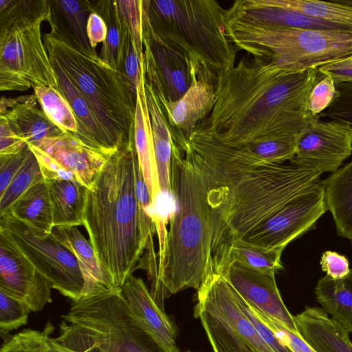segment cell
Returning a JSON list of instances; mask_svg holds the SVG:
<instances>
[{
    "instance_id": "f907efd6",
    "label": "cell",
    "mask_w": 352,
    "mask_h": 352,
    "mask_svg": "<svg viewBox=\"0 0 352 352\" xmlns=\"http://www.w3.org/2000/svg\"><path fill=\"white\" fill-rule=\"evenodd\" d=\"M47 352H76L58 343L54 338H50Z\"/></svg>"
},
{
    "instance_id": "4dcf8cb0",
    "label": "cell",
    "mask_w": 352,
    "mask_h": 352,
    "mask_svg": "<svg viewBox=\"0 0 352 352\" xmlns=\"http://www.w3.org/2000/svg\"><path fill=\"white\" fill-rule=\"evenodd\" d=\"M7 214H11L37 230L50 233L54 227L53 217L47 184L45 179L30 188L15 202Z\"/></svg>"
},
{
    "instance_id": "6da1fadb",
    "label": "cell",
    "mask_w": 352,
    "mask_h": 352,
    "mask_svg": "<svg viewBox=\"0 0 352 352\" xmlns=\"http://www.w3.org/2000/svg\"><path fill=\"white\" fill-rule=\"evenodd\" d=\"M188 147L207 185L213 274H223L234 241L318 182L323 173L291 162H267L197 127Z\"/></svg>"
},
{
    "instance_id": "52a82bcc",
    "label": "cell",
    "mask_w": 352,
    "mask_h": 352,
    "mask_svg": "<svg viewBox=\"0 0 352 352\" xmlns=\"http://www.w3.org/2000/svg\"><path fill=\"white\" fill-rule=\"evenodd\" d=\"M53 57L89 103L116 151L134 142L136 97L124 76L97 55L76 50L54 36L43 35Z\"/></svg>"
},
{
    "instance_id": "bcb514c9",
    "label": "cell",
    "mask_w": 352,
    "mask_h": 352,
    "mask_svg": "<svg viewBox=\"0 0 352 352\" xmlns=\"http://www.w3.org/2000/svg\"><path fill=\"white\" fill-rule=\"evenodd\" d=\"M322 270L327 276L333 279H340L350 272L348 259L342 254L333 251L324 252L320 259Z\"/></svg>"
},
{
    "instance_id": "f546056e",
    "label": "cell",
    "mask_w": 352,
    "mask_h": 352,
    "mask_svg": "<svg viewBox=\"0 0 352 352\" xmlns=\"http://www.w3.org/2000/svg\"><path fill=\"white\" fill-rule=\"evenodd\" d=\"M316 299L349 334L352 333V269L342 278H321L314 289Z\"/></svg>"
},
{
    "instance_id": "f1b7e54d",
    "label": "cell",
    "mask_w": 352,
    "mask_h": 352,
    "mask_svg": "<svg viewBox=\"0 0 352 352\" xmlns=\"http://www.w3.org/2000/svg\"><path fill=\"white\" fill-rule=\"evenodd\" d=\"M327 210L332 214L338 234H352V162L322 181Z\"/></svg>"
},
{
    "instance_id": "e575fe53",
    "label": "cell",
    "mask_w": 352,
    "mask_h": 352,
    "mask_svg": "<svg viewBox=\"0 0 352 352\" xmlns=\"http://www.w3.org/2000/svg\"><path fill=\"white\" fill-rule=\"evenodd\" d=\"M49 16L48 0H0V32Z\"/></svg>"
},
{
    "instance_id": "cb8c5ba5",
    "label": "cell",
    "mask_w": 352,
    "mask_h": 352,
    "mask_svg": "<svg viewBox=\"0 0 352 352\" xmlns=\"http://www.w3.org/2000/svg\"><path fill=\"white\" fill-rule=\"evenodd\" d=\"M51 232L69 250L77 261L85 282L82 297L116 289L104 274L90 242L76 226H55Z\"/></svg>"
},
{
    "instance_id": "8d00e7d4",
    "label": "cell",
    "mask_w": 352,
    "mask_h": 352,
    "mask_svg": "<svg viewBox=\"0 0 352 352\" xmlns=\"http://www.w3.org/2000/svg\"><path fill=\"white\" fill-rule=\"evenodd\" d=\"M43 179L39 163L30 148L22 166L0 195V216L7 214L15 202L30 188Z\"/></svg>"
},
{
    "instance_id": "4316f807",
    "label": "cell",
    "mask_w": 352,
    "mask_h": 352,
    "mask_svg": "<svg viewBox=\"0 0 352 352\" xmlns=\"http://www.w3.org/2000/svg\"><path fill=\"white\" fill-rule=\"evenodd\" d=\"M144 86L151 118L159 187L161 194H170L172 138L159 100L145 79Z\"/></svg>"
},
{
    "instance_id": "1f68e13d",
    "label": "cell",
    "mask_w": 352,
    "mask_h": 352,
    "mask_svg": "<svg viewBox=\"0 0 352 352\" xmlns=\"http://www.w3.org/2000/svg\"><path fill=\"white\" fill-rule=\"evenodd\" d=\"M91 12L98 14L107 26V36L102 43L99 56L100 58L119 72L128 31L120 20L116 0L89 1Z\"/></svg>"
},
{
    "instance_id": "d4e9b609",
    "label": "cell",
    "mask_w": 352,
    "mask_h": 352,
    "mask_svg": "<svg viewBox=\"0 0 352 352\" xmlns=\"http://www.w3.org/2000/svg\"><path fill=\"white\" fill-rule=\"evenodd\" d=\"M298 329L316 352H352L349 333L320 307L306 312L299 320Z\"/></svg>"
},
{
    "instance_id": "9a60e30c",
    "label": "cell",
    "mask_w": 352,
    "mask_h": 352,
    "mask_svg": "<svg viewBox=\"0 0 352 352\" xmlns=\"http://www.w3.org/2000/svg\"><path fill=\"white\" fill-rule=\"evenodd\" d=\"M352 153V126L316 119L300 133L291 163L321 172H336Z\"/></svg>"
},
{
    "instance_id": "b9f144b4",
    "label": "cell",
    "mask_w": 352,
    "mask_h": 352,
    "mask_svg": "<svg viewBox=\"0 0 352 352\" xmlns=\"http://www.w3.org/2000/svg\"><path fill=\"white\" fill-rule=\"evenodd\" d=\"M336 95L334 80L329 76L322 74L309 94L307 100V110L314 116H319L331 105Z\"/></svg>"
},
{
    "instance_id": "5bb4252c",
    "label": "cell",
    "mask_w": 352,
    "mask_h": 352,
    "mask_svg": "<svg viewBox=\"0 0 352 352\" xmlns=\"http://www.w3.org/2000/svg\"><path fill=\"white\" fill-rule=\"evenodd\" d=\"M143 71L145 81L160 101L175 102L188 90L194 78L185 59L153 32L143 0Z\"/></svg>"
},
{
    "instance_id": "c3c4849f",
    "label": "cell",
    "mask_w": 352,
    "mask_h": 352,
    "mask_svg": "<svg viewBox=\"0 0 352 352\" xmlns=\"http://www.w3.org/2000/svg\"><path fill=\"white\" fill-rule=\"evenodd\" d=\"M318 70L322 75L331 77L336 83L352 82V55L323 65Z\"/></svg>"
},
{
    "instance_id": "f6af8a7d",
    "label": "cell",
    "mask_w": 352,
    "mask_h": 352,
    "mask_svg": "<svg viewBox=\"0 0 352 352\" xmlns=\"http://www.w3.org/2000/svg\"><path fill=\"white\" fill-rule=\"evenodd\" d=\"M236 294L244 312L252 322L263 340L270 348L274 352H292L278 340L272 331L252 312L248 304L237 293Z\"/></svg>"
},
{
    "instance_id": "7402d4cb",
    "label": "cell",
    "mask_w": 352,
    "mask_h": 352,
    "mask_svg": "<svg viewBox=\"0 0 352 352\" xmlns=\"http://www.w3.org/2000/svg\"><path fill=\"white\" fill-rule=\"evenodd\" d=\"M50 33L74 49L88 55H97L89 44L87 23L91 12L89 1L48 0Z\"/></svg>"
},
{
    "instance_id": "3957f363",
    "label": "cell",
    "mask_w": 352,
    "mask_h": 352,
    "mask_svg": "<svg viewBox=\"0 0 352 352\" xmlns=\"http://www.w3.org/2000/svg\"><path fill=\"white\" fill-rule=\"evenodd\" d=\"M135 142L108 157L86 189L82 226L113 289L139 269L147 243L136 194Z\"/></svg>"
},
{
    "instance_id": "603a6c76",
    "label": "cell",
    "mask_w": 352,
    "mask_h": 352,
    "mask_svg": "<svg viewBox=\"0 0 352 352\" xmlns=\"http://www.w3.org/2000/svg\"><path fill=\"white\" fill-rule=\"evenodd\" d=\"M134 142L139 165L151 195L155 215L160 206L162 194L158 184L152 128L145 92L144 72L137 90Z\"/></svg>"
},
{
    "instance_id": "d590c367",
    "label": "cell",
    "mask_w": 352,
    "mask_h": 352,
    "mask_svg": "<svg viewBox=\"0 0 352 352\" xmlns=\"http://www.w3.org/2000/svg\"><path fill=\"white\" fill-rule=\"evenodd\" d=\"M42 110L57 126L66 133L76 135L78 123L74 113L65 97L59 90L49 86L34 88Z\"/></svg>"
},
{
    "instance_id": "83f0119b",
    "label": "cell",
    "mask_w": 352,
    "mask_h": 352,
    "mask_svg": "<svg viewBox=\"0 0 352 352\" xmlns=\"http://www.w3.org/2000/svg\"><path fill=\"white\" fill-rule=\"evenodd\" d=\"M47 184L55 226H82L87 188L65 179H45Z\"/></svg>"
},
{
    "instance_id": "ab89813d",
    "label": "cell",
    "mask_w": 352,
    "mask_h": 352,
    "mask_svg": "<svg viewBox=\"0 0 352 352\" xmlns=\"http://www.w3.org/2000/svg\"><path fill=\"white\" fill-rule=\"evenodd\" d=\"M30 307L20 298L0 289V328L1 333L18 329L28 320Z\"/></svg>"
},
{
    "instance_id": "60d3db41",
    "label": "cell",
    "mask_w": 352,
    "mask_h": 352,
    "mask_svg": "<svg viewBox=\"0 0 352 352\" xmlns=\"http://www.w3.org/2000/svg\"><path fill=\"white\" fill-rule=\"evenodd\" d=\"M116 4L120 20L143 54V0H116Z\"/></svg>"
},
{
    "instance_id": "7dc6e473",
    "label": "cell",
    "mask_w": 352,
    "mask_h": 352,
    "mask_svg": "<svg viewBox=\"0 0 352 352\" xmlns=\"http://www.w3.org/2000/svg\"><path fill=\"white\" fill-rule=\"evenodd\" d=\"M28 146L12 130L6 120L0 117V157L16 154Z\"/></svg>"
},
{
    "instance_id": "816d5d0a",
    "label": "cell",
    "mask_w": 352,
    "mask_h": 352,
    "mask_svg": "<svg viewBox=\"0 0 352 352\" xmlns=\"http://www.w3.org/2000/svg\"><path fill=\"white\" fill-rule=\"evenodd\" d=\"M349 239H350L351 243H352V234H351V236H349Z\"/></svg>"
},
{
    "instance_id": "681fc988",
    "label": "cell",
    "mask_w": 352,
    "mask_h": 352,
    "mask_svg": "<svg viewBox=\"0 0 352 352\" xmlns=\"http://www.w3.org/2000/svg\"><path fill=\"white\" fill-rule=\"evenodd\" d=\"M87 35L91 47L103 43L107 36V26L104 19L97 13L91 12L87 23Z\"/></svg>"
},
{
    "instance_id": "8992f818",
    "label": "cell",
    "mask_w": 352,
    "mask_h": 352,
    "mask_svg": "<svg viewBox=\"0 0 352 352\" xmlns=\"http://www.w3.org/2000/svg\"><path fill=\"white\" fill-rule=\"evenodd\" d=\"M55 341L76 352H168L131 310L121 288L72 302Z\"/></svg>"
},
{
    "instance_id": "484cf974",
    "label": "cell",
    "mask_w": 352,
    "mask_h": 352,
    "mask_svg": "<svg viewBox=\"0 0 352 352\" xmlns=\"http://www.w3.org/2000/svg\"><path fill=\"white\" fill-rule=\"evenodd\" d=\"M36 100L34 95L19 96L16 103L0 115L28 146L66 133L52 122L42 109L36 107Z\"/></svg>"
},
{
    "instance_id": "ffe728a7",
    "label": "cell",
    "mask_w": 352,
    "mask_h": 352,
    "mask_svg": "<svg viewBox=\"0 0 352 352\" xmlns=\"http://www.w3.org/2000/svg\"><path fill=\"white\" fill-rule=\"evenodd\" d=\"M121 291L135 315L160 344L168 352H179L175 325L155 301L143 280L131 274Z\"/></svg>"
},
{
    "instance_id": "d6a6232c",
    "label": "cell",
    "mask_w": 352,
    "mask_h": 352,
    "mask_svg": "<svg viewBox=\"0 0 352 352\" xmlns=\"http://www.w3.org/2000/svg\"><path fill=\"white\" fill-rule=\"evenodd\" d=\"M265 4L304 14L352 30V6L341 1L261 0Z\"/></svg>"
},
{
    "instance_id": "ba28073f",
    "label": "cell",
    "mask_w": 352,
    "mask_h": 352,
    "mask_svg": "<svg viewBox=\"0 0 352 352\" xmlns=\"http://www.w3.org/2000/svg\"><path fill=\"white\" fill-rule=\"evenodd\" d=\"M238 50L302 72L352 55L351 30L272 29L225 21Z\"/></svg>"
},
{
    "instance_id": "277c9868",
    "label": "cell",
    "mask_w": 352,
    "mask_h": 352,
    "mask_svg": "<svg viewBox=\"0 0 352 352\" xmlns=\"http://www.w3.org/2000/svg\"><path fill=\"white\" fill-rule=\"evenodd\" d=\"M170 216L164 247L157 252L164 298L187 288L199 290L212 278V228L204 172L188 146L172 144Z\"/></svg>"
},
{
    "instance_id": "836d02e7",
    "label": "cell",
    "mask_w": 352,
    "mask_h": 352,
    "mask_svg": "<svg viewBox=\"0 0 352 352\" xmlns=\"http://www.w3.org/2000/svg\"><path fill=\"white\" fill-rule=\"evenodd\" d=\"M283 251L281 249H266L239 239L230 248L227 267L235 261L261 273L275 274L283 268L281 263Z\"/></svg>"
},
{
    "instance_id": "d6986e66",
    "label": "cell",
    "mask_w": 352,
    "mask_h": 352,
    "mask_svg": "<svg viewBox=\"0 0 352 352\" xmlns=\"http://www.w3.org/2000/svg\"><path fill=\"white\" fill-rule=\"evenodd\" d=\"M225 21L272 29L349 30L298 12L265 4L261 0L234 1L226 11Z\"/></svg>"
},
{
    "instance_id": "7bdbcfd3",
    "label": "cell",
    "mask_w": 352,
    "mask_h": 352,
    "mask_svg": "<svg viewBox=\"0 0 352 352\" xmlns=\"http://www.w3.org/2000/svg\"><path fill=\"white\" fill-rule=\"evenodd\" d=\"M252 312L274 333L278 340L292 352H316L301 337L276 319L248 305Z\"/></svg>"
},
{
    "instance_id": "ee69618b",
    "label": "cell",
    "mask_w": 352,
    "mask_h": 352,
    "mask_svg": "<svg viewBox=\"0 0 352 352\" xmlns=\"http://www.w3.org/2000/svg\"><path fill=\"white\" fill-rule=\"evenodd\" d=\"M29 151L30 147L28 146L16 154L0 157V195L22 166Z\"/></svg>"
},
{
    "instance_id": "8fae6325",
    "label": "cell",
    "mask_w": 352,
    "mask_h": 352,
    "mask_svg": "<svg viewBox=\"0 0 352 352\" xmlns=\"http://www.w3.org/2000/svg\"><path fill=\"white\" fill-rule=\"evenodd\" d=\"M44 19L0 32V90L26 91L38 86L59 90L41 35Z\"/></svg>"
},
{
    "instance_id": "2e32d148",
    "label": "cell",
    "mask_w": 352,
    "mask_h": 352,
    "mask_svg": "<svg viewBox=\"0 0 352 352\" xmlns=\"http://www.w3.org/2000/svg\"><path fill=\"white\" fill-rule=\"evenodd\" d=\"M0 289L23 300L33 311L52 301V286L0 232Z\"/></svg>"
},
{
    "instance_id": "7c38bea8",
    "label": "cell",
    "mask_w": 352,
    "mask_h": 352,
    "mask_svg": "<svg viewBox=\"0 0 352 352\" xmlns=\"http://www.w3.org/2000/svg\"><path fill=\"white\" fill-rule=\"evenodd\" d=\"M327 210L318 180L274 212L241 239L266 249H281L311 228Z\"/></svg>"
},
{
    "instance_id": "30bf717a",
    "label": "cell",
    "mask_w": 352,
    "mask_h": 352,
    "mask_svg": "<svg viewBox=\"0 0 352 352\" xmlns=\"http://www.w3.org/2000/svg\"><path fill=\"white\" fill-rule=\"evenodd\" d=\"M0 232L52 289L72 302L82 297L85 282L77 261L52 232L37 230L11 214L0 216Z\"/></svg>"
},
{
    "instance_id": "f35d334b",
    "label": "cell",
    "mask_w": 352,
    "mask_h": 352,
    "mask_svg": "<svg viewBox=\"0 0 352 352\" xmlns=\"http://www.w3.org/2000/svg\"><path fill=\"white\" fill-rule=\"evenodd\" d=\"M54 327L50 322L41 331L24 329L7 340L0 352H47Z\"/></svg>"
},
{
    "instance_id": "ac0fdd59",
    "label": "cell",
    "mask_w": 352,
    "mask_h": 352,
    "mask_svg": "<svg viewBox=\"0 0 352 352\" xmlns=\"http://www.w3.org/2000/svg\"><path fill=\"white\" fill-rule=\"evenodd\" d=\"M159 102L170 130L172 144L184 151L197 125L212 111L215 102V84L206 78H194L179 100Z\"/></svg>"
},
{
    "instance_id": "5b68a950",
    "label": "cell",
    "mask_w": 352,
    "mask_h": 352,
    "mask_svg": "<svg viewBox=\"0 0 352 352\" xmlns=\"http://www.w3.org/2000/svg\"><path fill=\"white\" fill-rule=\"evenodd\" d=\"M226 11L214 0H147L154 34L185 59L197 78L214 84L234 66L238 50L226 32Z\"/></svg>"
},
{
    "instance_id": "74e56055",
    "label": "cell",
    "mask_w": 352,
    "mask_h": 352,
    "mask_svg": "<svg viewBox=\"0 0 352 352\" xmlns=\"http://www.w3.org/2000/svg\"><path fill=\"white\" fill-rule=\"evenodd\" d=\"M298 135L281 137L241 146L267 162L282 164L294 157Z\"/></svg>"
},
{
    "instance_id": "7a4b0ae2",
    "label": "cell",
    "mask_w": 352,
    "mask_h": 352,
    "mask_svg": "<svg viewBox=\"0 0 352 352\" xmlns=\"http://www.w3.org/2000/svg\"><path fill=\"white\" fill-rule=\"evenodd\" d=\"M321 76L318 68L293 72L274 60L243 58L217 76L213 108L197 127L232 146L299 135L320 119L307 100Z\"/></svg>"
},
{
    "instance_id": "4fadbf2b",
    "label": "cell",
    "mask_w": 352,
    "mask_h": 352,
    "mask_svg": "<svg viewBox=\"0 0 352 352\" xmlns=\"http://www.w3.org/2000/svg\"><path fill=\"white\" fill-rule=\"evenodd\" d=\"M28 146L39 163L44 179H70L88 189L109 157L89 148L70 133L47 138Z\"/></svg>"
},
{
    "instance_id": "9c48e42d",
    "label": "cell",
    "mask_w": 352,
    "mask_h": 352,
    "mask_svg": "<svg viewBox=\"0 0 352 352\" xmlns=\"http://www.w3.org/2000/svg\"><path fill=\"white\" fill-rule=\"evenodd\" d=\"M194 316L200 320L214 352H274L259 335L223 275L214 274L197 291Z\"/></svg>"
},
{
    "instance_id": "44dd1931",
    "label": "cell",
    "mask_w": 352,
    "mask_h": 352,
    "mask_svg": "<svg viewBox=\"0 0 352 352\" xmlns=\"http://www.w3.org/2000/svg\"><path fill=\"white\" fill-rule=\"evenodd\" d=\"M49 56L56 75L59 91L69 104L77 120L78 131L75 136L89 148L107 156L118 151L78 87L60 64Z\"/></svg>"
},
{
    "instance_id": "e0dca14e",
    "label": "cell",
    "mask_w": 352,
    "mask_h": 352,
    "mask_svg": "<svg viewBox=\"0 0 352 352\" xmlns=\"http://www.w3.org/2000/svg\"><path fill=\"white\" fill-rule=\"evenodd\" d=\"M223 276L248 305L300 335L294 316L282 299L274 274L261 273L232 261Z\"/></svg>"
}]
</instances>
